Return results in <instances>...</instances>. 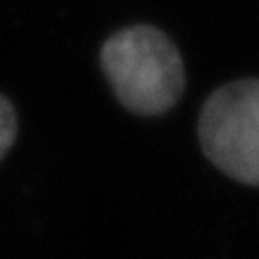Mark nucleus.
Returning a JSON list of instances; mask_svg holds the SVG:
<instances>
[{
    "instance_id": "f257e3e1",
    "label": "nucleus",
    "mask_w": 259,
    "mask_h": 259,
    "mask_svg": "<svg viewBox=\"0 0 259 259\" xmlns=\"http://www.w3.org/2000/svg\"><path fill=\"white\" fill-rule=\"evenodd\" d=\"M100 68L116 100L137 116H161L184 94L178 46L155 25H127L100 48Z\"/></svg>"
},
{
    "instance_id": "f03ea898",
    "label": "nucleus",
    "mask_w": 259,
    "mask_h": 259,
    "mask_svg": "<svg viewBox=\"0 0 259 259\" xmlns=\"http://www.w3.org/2000/svg\"><path fill=\"white\" fill-rule=\"evenodd\" d=\"M198 139L219 170L241 184L259 187V80L219 87L202 105Z\"/></svg>"
},
{
    "instance_id": "7ed1b4c3",
    "label": "nucleus",
    "mask_w": 259,
    "mask_h": 259,
    "mask_svg": "<svg viewBox=\"0 0 259 259\" xmlns=\"http://www.w3.org/2000/svg\"><path fill=\"white\" fill-rule=\"evenodd\" d=\"M18 134V116L12 100L0 94V159L9 152Z\"/></svg>"
}]
</instances>
